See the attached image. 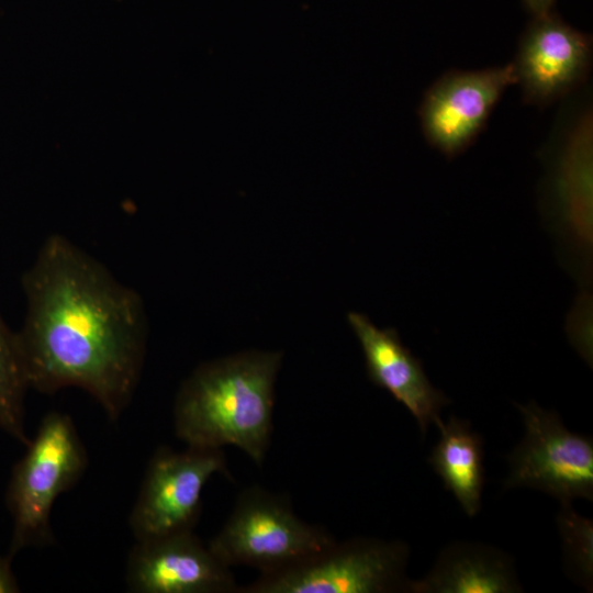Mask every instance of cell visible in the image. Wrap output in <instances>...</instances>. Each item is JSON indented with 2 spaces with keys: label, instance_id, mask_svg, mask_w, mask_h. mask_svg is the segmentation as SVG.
Returning <instances> with one entry per match:
<instances>
[{
  "label": "cell",
  "instance_id": "6da1fadb",
  "mask_svg": "<svg viewBox=\"0 0 593 593\" xmlns=\"http://www.w3.org/2000/svg\"><path fill=\"white\" fill-rule=\"evenodd\" d=\"M16 339L30 389L79 388L111 421L131 403L146 353L143 300L60 234L46 237L22 278Z\"/></svg>",
  "mask_w": 593,
  "mask_h": 593
},
{
  "label": "cell",
  "instance_id": "7a4b0ae2",
  "mask_svg": "<svg viewBox=\"0 0 593 593\" xmlns=\"http://www.w3.org/2000/svg\"><path fill=\"white\" fill-rule=\"evenodd\" d=\"M280 351H243L200 365L181 384L174 428L187 446H235L258 467L273 430Z\"/></svg>",
  "mask_w": 593,
  "mask_h": 593
},
{
  "label": "cell",
  "instance_id": "3957f363",
  "mask_svg": "<svg viewBox=\"0 0 593 593\" xmlns=\"http://www.w3.org/2000/svg\"><path fill=\"white\" fill-rule=\"evenodd\" d=\"M9 482L7 504L13 530L9 555L54 540L51 513L60 494L82 477L88 456L71 417L47 413Z\"/></svg>",
  "mask_w": 593,
  "mask_h": 593
},
{
  "label": "cell",
  "instance_id": "277c9868",
  "mask_svg": "<svg viewBox=\"0 0 593 593\" xmlns=\"http://www.w3.org/2000/svg\"><path fill=\"white\" fill-rule=\"evenodd\" d=\"M336 540L322 526L301 519L288 497L259 485L243 490L211 551L226 566H248L276 573L312 558Z\"/></svg>",
  "mask_w": 593,
  "mask_h": 593
},
{
  "label": "cell",
  "instance_id": "5b68a950",
  "mask_svg": "<svg viewBox=\"0 0 593 593\" xmlns=\"http://www.w3.org/2000/svg\"><path fill=\"white\" fill-rule=\"evenodd\" d=\"M409 548L401 541L353 538L289 569L260 574L237 593L409 592Z\"/></svg>",
  "mask_w": 593,
  "mask_h": 593
},
{
  "label": "cell",
  "instance_id": "8992f818",
  "mask_svg": "<svg viewBox=\"0 0 593 593\" xmlns=\"http://www.w3.org/2000/svg\"><path fill=\"white\" fill-rule=\"evenodd\" d=\"M217 473L230 477L220 448H158L128 519L136 541L192 532L201 515L203 488Z\"/></svg>",
  "mask_w": 593,
  "mask_h": 593
},
{
  "label": "cell",
  "instance_id": "52a82bcc",
  "mask_svg": "<svg viewBox=\"0 0 593 593\" xmlns=\"http://www.w3.org/2000/svg\"><path fill=\"white\" fill-rule=\"evenodd\" d=\"M525 435L508 458L505 488L537 489L561 504L593 499V440L570 432L555 412L517 405Z\"/></svg>",
  "mask_w": 593,
  "mask_h": 593
},
{
  "label": "cell",
  "instance_id": "ba28073f",
  "mask_svg": "<svg viewBox=\"0 0 593 593\" xmlns=\"http://www.w3.org/2000/svg\"><path fill=\"white\" fill-rule=\"evenodd\" d=\"M513 64L473 71H450L426 91L421 108L428 144L449 158L462 153L481 132L508 86Z\"/></svg>",
  "mask_w": 593,
  "mask_h": 593
},
{
  "label": "cell",
  "instance_id": "9c48e42d",
  "mask_svg": "<svg viewBox=\"0 0 593 593\" xmlns=\"http://www.w3.org/2000/svg\"><path fill=\"white\" fill-rule=\"evenodd\" d=\"M125 582L136 593H237L231 567L192 532L136 541Z\"/></svg>",
  "mask_w": 593,
  "mask_h": 593
},
{
  "label": "cell",
  "instance_id": "30bf717a",
  "mask_svg": "<svg viewBox=\"0 0 593 593\" xmlns=\"http://www.w3.org/2000/svg\"><path fill=\"white\" fill-rule=\"evenodd\" d=\"M591 56L588 35L551 11L535 16L512 63L525 102L545 105L569 93L586 78Z\"/></svg>",
  "mask_w": 593,
  "mask_h": 593
},
{
  "label": "cell",
  "instance_id": "8fae6325",
  "mask_svg": "<svg viewBox=\"0 0 593 593\" xmlns=\"http://www.w3.org/2000/svg\"><path fill=\"white\" fill-rule=\"evenodd\" d=\"M347 318L362 348L370 381L406 407L423 435L430 424L438 426L449 399L434 388L423 363L402 343L396 329H381L357 312H349Z\"/></svg>",
  "mask_w": 593,
  "mask_h": 593
},
{
  "label": "cell",
  "instance_id": "7c38bea8",
  "mask_svg": "<svg viewBox=\"0 0 593 593\" xmlns=\"http://www.w3.org/2000/svg\"><path fill=\"white\" fill-rule=\"evenodd\" d=\"M522 588L511 558L495 547L457 541L438 556L423 579L410 581L413 593H513Z\"/></svg>",
  "mask_w": 593,
  "mask_h": 593
},
{
  "label": "cell",
  "instance_id": "4fadbf2b",
  "mask_svg": "<svg viewBox=\"0 0 593 593\" xmlns=\"http://www.w3.org/2000/svg\"><path fill=\"white\" fill-rule=\"evenodd\" d=\"M437 427L440 437L428 462L465 513L473 517L481 507L484 486L483 440L467 421L455 416Z\"/></svg>",
  "mask_w": 593,
  "mask_h": 593
},
{
  "label": "cell",
  "instance_id": "5bb4252c",
  "mask_svg": "<svg viewBox=\"0 0 593 593\" xmlns=\"http://www.w3.org/2000/svg\"><path fill=\"white\" fill-rule=\"evenodd\" d=\"M558 170V198L564 222L585 245L592 237V116L572 128Z\"/></svg>",
  "mask_w": 593,
  "mask_h": 593
},
{
  "label": "cell",
  "instance_id": "9a60e30c",
  "mask_svg": "<svg viewBox=\"0 0 593 593\" xmlns=\"http://www.w3.org/2000/svg\"><path fill=\"white\" fill-rule=\"evenodd\" d=\"M29 383L20 354L16 333L0 313V430L26 446L24 400Z\"/></svg>",
  "mask_w": 593,
  "mask_h": 593
},
{
  "label": "cell",
  "instance_id": "2e32d148",
  "mask_svg": "<svg viewBox=\"0 0 593 593\" xmlns=\"http://www.w3.org/2000/svg\"><path fill=\"white\" fill-rule=\"evenodd\" d=\"M557 524L567 569L572 579L591 590L593 580L592 521L579 515L571 504H561Z\"/></svg>",
  "mask_w": 593,
  "mask_h": 593
},
{
  "label": "cell",
  "instance_id": "e0dca14e",
  "mask_svg": "<svg viewBox=\"0 0 593 593\" xmlns=\"http://www.w3.org/2000/svg\"><path fill=\"white\" fill-rule=\"evenodd\" d=\"M11 555L0 556V593H16L20 591L18 581L11 568Z\"/></svg>",
  "mask_w": 593,
  "mask_h": 593
},
{
  "label": "cell",
  "instance_id": "ac0fdd59",
  "mask_svg": "<svg viewBox=\"0 0 593 593\" xmlns=\"http://www.w3.org/2000/svg\"><path fill=\"white\" fill-rule=\"evenodd\" d=\"M528 9L535 16L546 14L551 11L555 0H524Z\"/></svg>",
  "mask_w": 593,
  "mask_h": 593
}]
</instances>
